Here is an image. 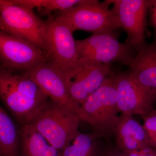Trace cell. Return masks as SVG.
<instances>
[{"mask_svg": "<svg viewBox=\"0 0 156 156\" xmlns=\"http://www.w3.org/2000/svg\"><path fill=\"white\" fill-rule=\"evenodd\" d=\"M1 67L15 73L49 62L46 52L29 42L0 30Z\"/></svg>", "mask_w": 156, "mask_h": 156, "instance_id": "9c48e42d", "label": "cell"}, {"mask_svg": "<svg viewBox=\"0 0 156 156\" xmlns=\"http://www.w3.org/2000/svg\"><path fill=\"white\" fill-rule=\"evenodd\" d=\"M62 73L71 97L80 106L112 74L109 65L87 58Z\"/></svg>", "mask_w": 156, "mask_h": 156, "instance_id": "52a82bcc", "label": "cell"}, {"mask_svg": "<svg viewBox=\"0 0 156 156\" xmlns=\"http://www.w3.org/2000/svg\"><path fill=\"white\" fill-rule=\"evenodd\" d=\"M123 154L124 156H156V149L148 147L141 149L123 153Z\"/></svg>", "mask_w": 156, "mask_h": 156, "instance_id": "ffe728a7", "label": "cell"}, {"mask_svg": "<svg viewBox=\"0 0 156 156\" xmlns=\"http://www.w3.org/2000/svg\"><path fill=\"white\" fill-rule=\"evenodd\" d=\"M112 12L127 34L126 43L136 50L145 44V31L149 1L111 0Z\"/></svg>", "mask_w": 156, "mask_h": 156, "instance_id": "30bf717a", "label": "cell"}, {"mask_svg": "<svg viewBox=\"0 0 156 156\" xmlns=\"http://www.w3.org/2000/svg\"><path fill=\"white\" fill-rule=\"evenodd\" d=\"M116 147L123 153L150 147L143 125L132 115L122 114L114 131Z\"/></svg>", "mask_w": 156, "mask_h": 156, "instance_id": "5bb4252c", "label": "cell"}, {"mask_svg": "<svg viewBox=\"0 0 156 156\" xmlns=\"http://www.w3.org/2000/svg\"><path fill=\"white\" fill-rule=\"evenodd\" d=\"M150 10L151 20L156 33V1H149V8Z\"/></svg>", "mask_w": 156, "mask_h": 156, "instance_id": "44dd1931", "label": "cell"}, {"mask_svg": "<svg viewBox=\"0 0 156 156\" xmlns=\"http://www.w3.org/2000/svg\"><path fill=\"white\" fill-rule=\"evenodd\" d=\"M80 121L72 110L49 99L27 125L34 128L50 145L62 152L80 132Z\"/></svg>", "mask_w": 156, "mask_h": 156, "instance_id": "7a4b0ae2", "label": "cell"}, {"mask_svg": "<svg viewBox=\"0 0 156 156\" xmlns=\"http://www.w3.org/2000/svg\"><path fill=\"white\" fill-rule=\"evenodd\" d=\"M117 102L122 114L141 116L154 110L156 94L138 83L130 73L113 75Z\"/></svg>", "mask_w": 156, "mask_h": 156, "instance_id": "8fae6325", "label": "cell"}, {"mask_svg": "<svg viewBox=\"0 0 156 156\" xmlns=\"http://www.w3.org/2000/svg\"><path fill=\"white\" fill-rule=\"evenodd\" d=\"M81 0H11L16 5L33 10L34 8L44 9L43 13L50 14L55 10L61 11L73 8L79 4Z\"/></svg>", "mask_w": 156, "mask_h": 156, "instance_id": "ac0fdd59", "label": "cell"}, {"mask_svg": "<svg viewBox=\"0 0 156 156\" xmlns=\"http://www.w3.org/2000/svg\"><path fill=\"white\" fill-rule=\"evenodd\" d=\"M19 156H62L41 134L29 125H20Z\"/></svg>", "mask_w": 156, "mask_h": 156, "instance_id": "9a60e30c", "label": "cell"}, {"mask_svg": "<svg viewBox=\"0 0 156 156\" xmlns=\"http://www.w3.org/2000/svg\"><path fill=\"white\" fill-rule=\"evenodd\" d=\"M141 117L149 145L156 149V110Z\"/></svg>", "mask_w": 156, "mask_h": 156, "instance_id": "d6986e66", "label": "cell"}, {"mask_svg": "<svg viewBox=\"0 0 156 156\" xmlns=\"http://www.w3.org/2000/svg\"><path fill=\"white\" fill-rule=\"evenodd\" d=\"M20 128L0 106V156H19Z\"/></svg>", "mask_w": 156, "mask_h": 156, "instance_id": "2e32d148", "label": "cell"}, {"mask_svg": "<svg viewBox=\"0 0 156 156\" xmlns=\"http://www.w3.org/2000/svg\"><path fill=\"white\" fill-rule=\"evenodd\" d=\"M81 121L92 126L98 138L108 140L114 134L119 116L116 89L112 74L80 105Z\"/></svg>", "mask_w": 156, "mask_h": 156, "instance_id": "3957f363", "label": "cell"}, {"mask_svg": "<svg viewBox=\"0 0 156 156\" xmlns=\"http://www.w3.org/2000/svg\"><path fill=\"white\" fill-rule=\"evenodd\" d=\"M45 23L49 62L62 72L73 68L79 59L73 32L63 21L50 14Z\"/></svg>", "mask_w": 156, "mask_h": 156, "instance_id": "ba28073f", "label": "cell"}, {"mask_svg": "<svg viewBox=\"0 0 156 156\" xmlns=\"http://www.w3.org/2000/svg\"><path fill=\"white\" fill-rule=\"evenodd\" d=\"M23 74L34 81L50 100L69 108L80 119V106L71 97L60 69L50 62H44L26 71Z\"/></svg>", "mask_w": 156, "mask_h": 156, "instance_id": "7c38bea8", "label": "cell"}, {"mask_svg": "<svg viewBox=\"0 0 156 156\" xmlns=\"http://www.w3.org/2000/svg\"><path fill=\"white\" fill-rule=\"evenodd\" d=\"M0 28L5 33L26 41L48 54L45 21L33 10L16 5L11 0H0Z\"/></svg>", "mask_w": 156, "mask_h": 156, "instance_id": "277c9868", "label": "cell"}, {"mask_svg": "<svg viewBox=\"0 0 156 156\" xmlns=\"http://www.w3.org/2000/svg\"><path fill=\"white\" fill-rule=\"evenodd\" d=\"M111 0H81L73 8L61 11L56 16L73 32L82 30L92 34L112 32L121 28L118 18L109 6Z\"/></svg>", "mask_w": 156, "mask_h": 156, "instance_id": "5b68a950", "label": "cell"}, {"mask_svg": "<svg viewBox=\"0 0 156 156\" xmlns=\"http://www.w3.org/2000/svg\"><path fill=\"white\" fill-rule=\"evenodd\" d=\"M93 133L87 134L80 132L72 144L61 152L62 156H101L98 139Z\"/></svg>", "mask_w": 156, "mask_h": 156, "instance_id": "e0dca14e", "label": "cell"}, {"mask_svg": "<svg viewBox=\"0 0 156 156\" xmlns=\"http://www.w3.org/2000/svg\"><path fill=\"white\" fill-rule=\"evenodd\" d=\"M101 156H124L122 152L116 147H110L102 151Z\"/></svg>", "mask_w": 156, "mask_h": 156, "instance_id": "7402d4cb", "label": "cell"}, {"mask_svg": "<svg viewBox=\"0 0 156 156\" xmlns=\"http://www.w3.org/2000/svg\"><path fill=\"white\" fill-rule=\"evenodd\" d=\"M129 66L134 80L156 94V41L136 50Z\"/></svg>", "mask_w": 156, "mask_h": 156, "instance_id": "4fadbf2b", "label": "cell"}, {"mask_svg": "<svg viewBox=\"0 0 156 156\" xmlns=\"http://www.w3.org/2000/svg\"><path fill=\"white\" fill-rule=\"evenodd\" d=\"M0 97L3 104L21 126L32 118L50 98L34 81L24 74L1 67Z\"/></svg>", "mask_w": 156, "mask_h": 156, "instance_id": "6da1fadb", "label": "cell"}, {"mask_svg": "<svg viewBox=\"0 0 156 156\" xmlns=\"http://www.w3.org/2000/svg\"><path fill=\"white\" fill-rule=\"evenodd\" d=\"M76 45L79 59L89 58L108 65L120 62L129 66L136 53L127 43H120L115 32L92 34L76 40Z\"/></svg>", "mask_w": 156, "mask_h": 156, "instance_id": "8992f818", "label": "cell"}]
</instances>
